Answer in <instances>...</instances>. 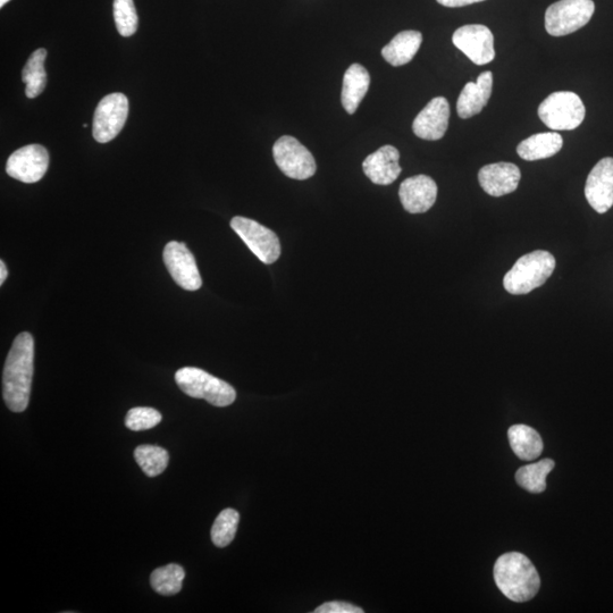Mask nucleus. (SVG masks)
Segmentation results:
<instances>
[{
  "label": "nucleus",
  "instance_id": "f03ea898",
  "mask_svg": "<svg viewBox=\"0 0 613 613\" xmlns=\"http://www.w3.org/2000/svg\"><path fill=\"white\" fill-rule=\"evenodd\" d=\"M494 581L506 598L519 603L535 598L541 586L532 561L519 552L503 554L495 562Z\"/></svg>",
  "mask_w": 613,
  "mask_h": 613
},
{
  "label": "nucleus",
  "instance_id": "9b49d317",
  "mask_svg": "<svg viewBox=\"0 0 613 613\" xmlns=\"http://www.w3.org/2000/svg\"><path fill=\"white\" fill-rule=\"evenodd\" d=\"M452 43L476 65H486L494 60L493 33L485 25H464L453 33Z\"/></svg>",
  "mask_w": 613,
  "mask_h": 613
},
{
  "label": "nucleus",
  "instance_id": "39448f33",
  "mask_svg": "<svg viewBox=\"0 0 613 613\" xmlns=\"http://www.w3.org/2000/svg\"><path fill=\"white\" fill-rule=\"evenodd\" d=\"M586 109L574 92H553L539 107L541 121L553 131H571L581 125Z\"/></svg>",
  "mask_w": 613,
  "mask_h": 613
},
{
  "label": "nucleus",
  "instance_id": "0eeeda50",
  "mask_svg": "<svg viewBox=\"0 0 613 613\" xmlns=\"http://www.w3.org/2000/svg\"><path fill=\"white\" fill-rule=\"evenodd\" d=\"M231 228L239 235L260 262L271 265L281 256L279 237L270 229L250 218L237 216L231 221Z\"/></svg>",
  "mask_w": 613,
  "mask_h": 613
},
{
  "label": "nucleus",
  "instance_id": "7c9ffc66",
  "mask_svg": "<svg viewBox=\"0 0 613 613\" xmlns=\"http://www.w3.org/2000/svg\"><path fill=\"white\" fill-rule=\"evenodd\" d=\"M436 2L445 7H464L476 3L485 2V0H436Z\"/></svg>",
  "mask_w": 613,
  "mask_h": 613
},
{
  "label": "nucleus",
  "instance_id": "f257e3e1",
  "mask_svg": "<svg viewBox=\"0 0 613 613\" xmlns=\"http://www.w3.org/2000/svg\"><path fill=\"white\" fill-rule=\"evenodd\" d=\"M35 359V341L28 332L15 338L6 359L3 373V397L13 413H23L28 408Z\"/></svg>",
  "mask_w": 613,
  "mask_h": 613
},
{
  "label": "nucleus",
  "instance_id": "ddd939ff",
  "mask_svg": "<svg viewBox=\"0 0 613 613\" xmlns=\"http://www.w3.org/2000/svg\"><path fill=\"white\" fill-rule=\"evenodd\" d=\"M585 197L596 213L606 214L613 206V158L594 166L585 186Z\"/></svg>",
  "mask_w": 613,
  "mask_h": 613
},
{
  "label": "nucleus",
  "instance_id": "6e6552de",
  "mask_svg": "<svg viewBox=\"0 0 613 613\" xmlns=\"http://www.w3.org/2000/svg\"><path fill=\"white\" fill-rule=\"evenodd\" d=\"M273 156L276 165L290 179L308 180L316 173L314 156L296 138L284 136L277 140Z\"/></svg>",
  "mask_w": 613,
  "mask_h": 613
},
{
  "label": "nucleus",
  "instance_id": "2eb2a0df",
  "mask_svg": "<svg viewBox=\"0 0 613 613\" xmlns=\"http://www.w3.org/2000/svg\"><path fill=\"white\" fill-rule=\"evenodd\" d=\"M450 105L444 97H436L426 105L414 121L413 130L418 138L440 140L449 127Z\"/></svg>",
  "mask_w": 613,
  "mask_h": 613
},
{
  "label": "nucleus",
  "instance_id": "f8f14e48",
  "mask_svg": "<svg viewBox=\"0 0 613 613\" xmlns=\"http://www.w3.org/2000/svg\"><path fill=\"white\" fill-rule=\"evenodd\" d=\"M49 166V154L41 145H29L16 150L6 164L11 178L23 183H36L44 178Z\"/></svg>",
  "mask_w": 613,
  "mask_h": 613
},
{
  "label": "nucleus",
  "instance_id": "473e14b6",
  "mask_svg": "<svg viewBox=\"0 0 613 613\" xmlns=\"http://www.w3.org/2000/svg\"><path fill=\"white\" fill-rule=\"evenodd\" d=\"M10 0H0V7H4Z\"/></svg>",
  "mask_w": 613,
  "mask_h": 613
},
{
  "label": "nucleus",
  "instance_id": "4be33fe9",
  "mask_svg": "<svg viewBox=\"0 0 613 613\" xmlns=\"http://www.w3.org/2000/svg\"><path fill=\"white\" fill-rule=\"evenodd\" d=\"M511 449L522 460H535L542 455L543 441L539 432L533 427L519 424L510 427L508 431Z\"/></svg>",
  "mask_w": 613,
  "mask_h": 613
},
{
  "label": "nucleus",
  "instance_id": "4468645a",
  "mask_svg": "<svg viewBox=\"0 0 613 613\" xmlns=\"http://www.w3.org/2000/svg\"><path fill=\"white\" fill-rule=\"evenodd\" d=\"M399 197L408 213L423 214L435 204L438 186L430 176L416 175L401 183Z\"/></svg>",
  "mask_w": 613,
  "mask_h": 613
},
{
  "label": "nucleus",
  "instance_id": "20e7f679",
  "mask_svg": "<svg viewBox=\"0 0 613 613\" xmlns=\"http://www.w3.org/2000/svg\"><path fill=\"white\" fill-rule=\"evenodd\" d=\"M175 382L187 396L204 399L215 407H228L237 399L233 386L200 368L179 369L175 373Z\"/></svg>",
  "mask_w": 613,
  "mask_h": 613
},
{
  "label": "nucleus",
  "instance_id": "412c9836",
  "mask_svg": "<svg viewBox=\"0 0 613 613\" xmlns=\"http://www.w3.org/2000/svg\"><path fill=\"white\" fill-rule=\"evenodd\" d=\"M564 140L557 132L539 133L520 142L517 153L528 162L541 161L559 153Z\"/></svg>",
  "mask_w": 613,
  "mask_h": 613
},
{
  "label": "nucleus",
  "instance_id": "b1692460",
  "mask_svg": "<svg viewBox=\"0 0 613 613\" xmlns=\"http://www.w3.org/2000/svg\"><path fill=\"white\" fill-rule=\"evenodd\" d=\"M554 461L543 459L539 463L519 468L516 473L517 483L528 492L542 493L547 489V477L552 472Z\"/></svg>",
  "mask_w": 613,
  "mask_h": 613
},
{
  "label": "nucleus",
  "instance_id": "dca6fc26",
  "mask_svg": "<svg viewBox=\"0 0 613 613\" xmlns=\"http://www.w3.org/2000/svg\"><path fill=\"white\" fill-rule=\"evenodd\" d=\"M522 173L511 163H497L482 167L478 172L481 187L492 197H502L517 190Z\"/></svg>",
  "mask_w": 613,
  "mask_h": 613
},
{
  "label": "nucleus",
  "instance_id": "f3484780",
  "mask_svg": "<svg viewBox=\"0 0 613 613\" xmlns=\"http://www.w3.org/2000/svg\"><path fill=\"white\" fill-rule=\"evenodd\" d=\"M399 159L400 154L396 147L384 146L365 159L363 170L373 183L379 186H389L401 174Z\"/></svg>",
  "mask_w": 613,
  "mask_h": 613
},
{
  "label": "nucleus",
  "instance_id": "a211bd4d",
  "mask_svg": "<svg viewBox=\"0 0 613 613\" xmlns=\"http://www.w3.org/2000/svg\"><path fill=\"white\" fill-rule=\"evenodd\" d=\"M493 88V74L490 71L483 72L477 78V82H469L461 91L457 103V112L461 119H470L483 111L489 103Z\"/></svg>",
  "mask_w": 613,
  "mask_h": 613
},
{
  "label": "nucleus",
  "instance_id": "2f4dec72",
  "mask_svg": "<svg viewBox=\"0 0 613 613\" xmlns=\"http://www.w3.org/2000/svg\"><path fill=\"white\" fill-rule=\"evenodd\" d=\"M8 276L7 267L4 260H0V285H3Z\"/></svg>",
  "mask_w": 613,
  "mask_h": 613
},
{
  "label": "nucleus",
  "instance_id": "bb28decb",
  "mask_svg": "<svg viewBox=\"0 0 613 613\" xmlns=\"http://www.w3.org/2000/svg\"><path fill=\"white\" fill-rule=\"evenodd\" d=\"M240 522L237 510L225 509L215 520L212 527V541L217 548H226L234 540Z\"/></svg>",
  "mask_w": 613,
  "mask_h": 613
},
{
  "label": "nucleus",
  "instance_id": "6ab92c4d",
  "mask_svg": "<svg viewBox=\"0 0 613 613\" xmlns=\"http://www.w3.org/2000/svg\"><path fill=\"white\" fill-rule=\"evenodd\" d=\"M371 86V75L363 65L352 64L344 74L341 102L346 112L355 114Z\"/></svg>",
  "mask_w": 613,
  "mask_h": 613
},
{
  "label": "nucleus",
  "instance_id": "a878e982",
  "mask_svg": "<svg viewBox=\"0 0 613 613\" xmlns=\"http://www.w3.org/2000/svg\"><path fill=\"white\" fill-rule=\"evenodd\" d=\"M134 459L148 477H156L169 466L170 455L164 448L146 444L134 450Z\"/></svg>",
  "mask_w": 613,
  "mask_h": 613
},
{
  "label": "nucleus",
  "instance_id": "393cba45",
  "mask_svg": "<svg viewBox=\"0 0 613 613\" xmlns=\"http://www.w3.org/2000/svg\"><path fill=\"white\" fill-rule=\"evenodd\" d=\"M186 571L175 564L157 568L150 576V584L154 591L164 596L178 594L182 590Z\"/></svg>",
  "mask_w": 613,
  "mask_h": 613
},
{
  "label": "nucleus",
  "instance_id": "c756f323",
  "mask_svg": "<svg viewBox=\"0 0 613 613\" xmlns=\"http://www.w3.org/2000/svg\"><path fill=\"white\" fill-rule=\"evenodd\" d=\"M316 613H363L364 610L354 606V604L333 601L324 603L323 606L315 610Z\"/></svg>",
  "mask_w": 613,
  "mask_h": 613
},
{
  "label": "nucleus",
  "instance_id": "423d86ee",
  "mask_svg": "<svg viewBox=\"0 0 613 613\" xmlns=\"http://www.w3.org/2000/svg\"><path fill=\"white\" fill-rule=\"evenodd\" d=\"M595 11L593 0H560L545 13V29L553 37H564L585 27Z\"/></svg>",
  "mask_w": 613,
  "mask_h": 613
},
{
  "label": "nucleus",
  "instance_id": "1a4fd4ad",
  "mask_svg": "<svg viewBox=\"0 0 613 613\" xmlns=\"http://www.w3.org/2000/svg\"><path fill=\"white\" fill-rule=\"evenodd\" d=\"M129 115V100L123 94H111L100 100L94 116V138L99 144H107L124 128Z\"/></svg>",
  "mask_w": 613,
  "mask_h": 613
},
{
  "label": "nucleus",
  "instance_id": "cd10ccee",
  "mask_svg": "<svg viewBox=\"0 0 613 613\" xmlns=\"http://www.w3.org/2000/svg\"><path fill=\"white\" fill-rule=\"evenodd\" d=\"M114 20L123 37H131L138 30V13L133 0H114Z\"/></svg>",
  "mask_w": 613,
  "mask_h": 613
},
{
  "label": "nucleus",
  "instance_id": "5701e85b",
  "mask_svg": "<svg viewBox=\"0 0 613 613\" xmlns=\"http://www.w3.org/2000/svg\"><path fill=\"white\" fill-rule=\"evenodd\" d=\"M47 50L37 49L33 53L22 71V81L25 83V95L28 98H37L43 94L47 85V73L45 71V61Z\"/></svg>",
  "mask_w": 613,
  "mask_h": 613
},
{
  "label": "nucleus",
  "instance_id": "7ed1b4c3",
  "mask_svg": "<svg viewBox=\"0 0 613 613\" xmlns=\"http://www.w3.org/2000/svg\"><path fill=\"white\" fill-rule=\"evenodd\" d=\"M556 258L548 251L537 250L520 257L514 267L506 274L503 287L511 295H527V293L542 287L549 280Z\"/></svg>",
  "mask_w": 613,
  "mask_h": 613
},
{
  "label": "nucleus",
  "instance_id": "aec40b11",
  "mask_svg": "<svg viewBox=\"0 0 613 613\" xmlns=\"http://www.w3.org/2000/svg\"><path fill=\"white\" fill-rule=\"evenodd\" d=\"M423 43V35L418 31H402L390 44L382 49V56L392 66H402L413 61Z\"/></svg>",
  "mask_w": 613,
  "mask_h": 613
},
{
  "label": "nucleus",
  "instance_id": "c85d7f7f",
  "mask_svg": "<svg viewBox=\"0 0 613 613\" xmlns=\"http://www.w3.org/2000/svg\"><path fill=\"white\" fill-rule=\"evenodd\" d=\"M162 414L154 408H132L125 417V426L134 432L147 431L162 422Z\"/></svg>",
  "mask_w": 613,
  "mask_h": 613
},
{
  "label": "nucleus",
  "instance_id": "9d476101",
  "mask_svg": "<svg viewBox=\"0 0 613 613\" xmlns=\"http://www.w3.org/2000/svg\"><path fill=\"white\" fill-rule=\"evenodd\" d=\"M167 271L176 284L187 291H197L203 285L195 256L184 243L171 241L163 253Z\"/></svg>",
  "mask_w": 613,
  "mask_h": 613
}]
</instances>
